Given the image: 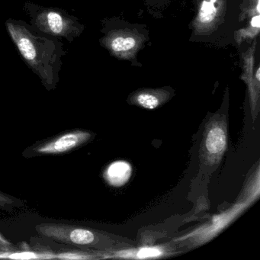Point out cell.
Returning <instances> with one entry per match:
<instances>
[{
	"label": "cell",
	"instance_id": "10",
	"mask_svg": "<svg viewBox=\"0 0 260 260\" xmlns=\"http://www.w3.org/2000/svg\"><path fill=\"white\" fill-rule=\"evenodd\" d=\"M217 0H204L199 11V21L202 23H210L217 13L215 3Z\"/></svg>",
	"mask_w": 260,
	"mask_h": 260
},
{
	"label": "cell",
	"instance_id": "3",
	"mask_svg": "<svg viewBox=\"0 0 260 260\" xmlns=\"http://www.w3.org/2000/svg\"><path fill=\"white\" fill-rule=\"evenodd\" d=\"M93 136L92 132L83 129L66 131L31 144L23 150L22 155L25 159H30L66 154L87 144Z\"/></svg>",
	"mask_w": 260,
	"mask_h": 260
},
{
	"label": "cell",
	"instance_id": "5",
	"mask_svg": "<svg viewBox=\"0 0 260 260\" xmlns=\"http://www.w3.org/2000/svg\"><path fill=\"white\" fill-rule=\"evenodd\" d=\"M132 167L127 161L118 160L111 164L106 169L104 177L106 182L114 187L125 185L132 177Z\"/></svg>",
	"mask_w": 260,
	"mask_h": 260
},
{
	"label": "cell",
	"instance_id": "14",
	"mask_svg": "<svg viewBox=\"0 0 260 260\" xmlns=\"http://www.w3.org/2000/svg\"><path fill=\"white\" fill-rule=\"evenodd\" d=\"M259 71H260V70H259V68H258V69L257 70V71H256V78H257V80H258V81H259V80H260Z\"/></svg>",
	"mask_w": 260,
	"mask_h": 260
},
{
	"label": "cell",
	"instance_id": "4",
	"mask_svg": "<svg viewBox=\"0 0 260 260\" xmlns=\"http://www.w3.org/2000/svg\"><path fill=\"white\" fill-rule=\"evenodd\" d=\"M205 155L209 162L220 160L226 147V131L224 122L214 121L207 127L205 134Z\"/></svg>",
	"mask_w": 260,
	"mask_h": 260
},
{
	"label": "cell",
	"instance_id": "13",
	"mask_svg": "<svg viewBox=\"0 0 260 260\" xmlns=\"http://www.w3.org/2000/svg\"><path fill=\"white\" fill-rule=\"evenodd\" d=\"M259 16H256L252 18V21H251V25H252V27H255V28H259Z\"/></svg>",
	"mask_w": 260,
	"mask_h": 260
},
{
	"label": "cell",
	"instance_id": "11",
	"mask_svg": "<svg viewBox=\"0 0 260 260\" xmlns=\"http://www.w3.org/2000/svg\"><path fill=\"white\" fill-rule=\"evenodd\" d=\"M16 249L0 247V258H39V255L32 252H16Z\"/></svg>",
	"mask_w": 260,
	"mask_h": 260
},
{
	"label": "cell",
	"instance_id": "6",
	"mask_svg": "<svg viewBox=\"0 0 260 260\" xmlns=\"http://www.w3.org/2000/svg\"><path fill=\"white\" fill-rule=\"evenodd\" d=\"M135 103L138 106L147 109H154L159 107L162 103L161 95L156 92H144L138 94L135 99Z\"/></svg>",
	"mask_w": 260,
	"mask_h": 260
},
{
	"label": "cell",
	"instance_id": "9",
	"mask_svg": "<svg viewBox=\"0 0 260 260\" xmlns=\"http://www.w3.org/2000/svg\"><path fill=\"white\" fill-rule=\"evenodd\" d=\"M25 201L0 191V210L2 211L13 212L16 208L25 206Z\"/></svg>",
	"mask_w": 260,
	"mask_h": 260
},
{
	"label": "cell",
	"instance_id": "8",
	"mask_svg": "<svg viewBox=\"0 0 260 260\" xmlns=\"http://www.w3.org/2000/svg\"><path fill=\"white\" fill-rule=\"evenodd\" d=\"M109 45L115 52H125L136 46V41L130 36H116L109 41Z\"/></svg>",
	"mask_w": 260,
	"mask_h": 260
},
{
	"label": "cell",
	"instance_id": "7",
	"mask_svg": "<svg viewBox=\"0 0 260 260\" xmlns=\"http://www.w3.org/2000/svg\"><path fill=\"white\" fill-rule=\"evenodd\" d=\"M164 254V251L159 247H144L141 248L139 250L132 252V251H124L119 254L120 256L125 258H157Z\"/></svg>",
	"mask_w": 260,
	"mask_h": 260
},
{
	"label": "cell",
	"instance_id": "12",
	"mask_svg": "<svg viewBox=\"0 0 260 260\" xmlns=\"http://www.w3.org/2000/svg\"><path fill=\"white\" fill-rule=\"evenodd\" d=\"M0 247L7 248V249H16L14 244L10 240H7L1 233H0Z\"/></svg>",
	"mask_w": 260,
	"mask_h": 260
},
{
	"label": "cell",
	"instance_id": "1",
	"mask_svg": "<svg viewBox=\"0 0 260 260\" xmlns=\"http://www.w3.org/2000/svg\"><path fill=\"white\" fill-rule=\"evenodd\" d=\"M5 27L19 57L45 89L48 92L57 89L63 58L68 54L63 42L38 34L21 19H8Z\"/></svg>",
	"mask_w": 260,
	"mask_h": 260
},
{
	"label": "cell",
	"instance_id": "2",
	"mask_svg": "<svg viewBox=\"0 0 260 260\" xmlns=\"http://www.w3.org/2000/svg\"><path fill=\"white\" fill-rule=\"evenodd\" d=\"M22 11L29 18V25L41 36L72 43L84 30V25L67 10L25 2Z\"/></svg>",
	"mask_w": 260,
	"mask_h": 260
}]
</instances>
